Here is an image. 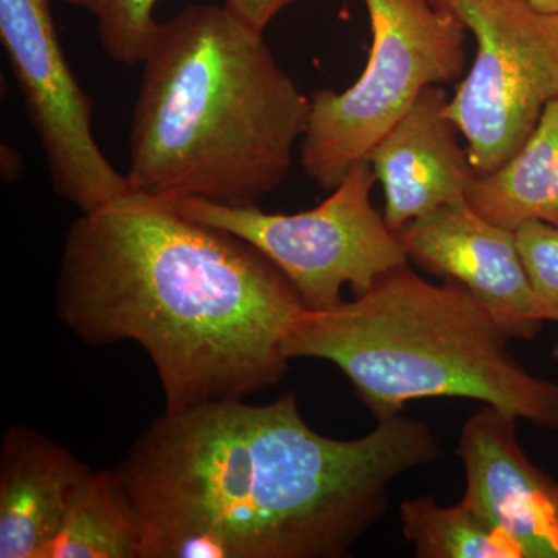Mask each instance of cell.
Wrapping results in <instances>:
<instances>
[{
    "label": "cell",
    "mask_w": 558,
    "mask_h": 558,
    "mask_svg": "<svg viewBox=\"0 0 558 558\" xmlns=\"http://www.w3.org/2000/svg\"><path fill=\"white\" fill-rule=\"evenodd\" d=\"M438 457L425 422L399 413L328 438L286 392L165 411L117 473L140 558H341L384 519L391 484Z\"/></svg>",
    "instance_id": "6da1fadb"
},
{
    "label": "cell",
    "mask_w": 558,
    "mask_h": 558,
    "mask_svg": "<svg viewBox=\"0 0 558 558\" xmlns=\"http://www.w3.org/2000/svg\"><path fill=\"white\" fill-rule=\"evenodd\" d=\"M57 306L87 343L145 349L165 411H179L281 381L282 341L304 304L247 242L130 190L70 227Z\"/></svg>",
    "instance_id": "7a4b0ae2"
},
{
    "label": "cell",
    "mask_w": 558,
    "mask_h": 558,
    "mask_svg": "<svg viewBox=\"0 0 558 558\" xmlns=\"http://www.w3.org/2000/svg\"><path fill=\"white\" fill-rule=\"evenodd\" d=\"M132 110L131 191L255 205L293 165L311 113L264 35L215 5L189 7L154 35Z\"/></svg>",
    "instance_id": "3957f363"
},
{
    "label": "cell",
    "mask_w": 558,
    "mask_h": 558,
    "mask_svg": "<svg viewBox=\"0 0 558 558\" xmlns=\"http://www.w3.org/2000/svg\"><path fill=\"white\" fill-rule=\"evenodd\" d=\"M509 340L468 289L405 264L336 310L303 307L282 352L336 365L377 421L414 400L459 398L558 429V384L529 373Z\"/></svg>",
    "instance_id": "277c9868"
},
{
    "label": "cell",
    "mask_w": 558,
    "mask_h": 558,
    "mask_svg": "<svg viewBox=\"0 0 558 558\" xmlns=\"http://www.w3.org/2000/svg\"><path fill=\"white\" fill-rule=\"evenodd\" d=\"M369 60L354 86L315 90L300 142V165L322 189L339 186L355 161L413 108L429 86L464 75L465 33L457 16L432 0H363Z\"/></svg>",
    "instance_id": "5b68a950"
},
{
    "label": "cell",
    "mask_w": 558,
    "mask_h": 558,
    "mask_svg": "<svg viewBox=\"0 0 558 558\" xmlns=\"http://www.w3.org/2000/svg\"><path fill=\"white\" fill-rule=\"evenodd\" d=\"M376 182L369 161H355L328 199L293 215L194 197L174 204L185 218L234 234L263 253L306 310L330 311L347 301V286L362 295L388 271L409 264L398 233L371 201Z\"/></svg>",
    "instance_id": "8992f818"
},
{
    "label": "cell",
    "mask_w": 558,
    "mask_h": 558,
    "mask_svg": "<svg viewBox=\"0 0 558 558\" xmlns=\"http://www.w3.org/2000/svg\"><path fill=\"white\" fill-rule=\"evenodd\" d=\"M476 40L468 76L447 102L480 175L497 170L526 142L558 98V13L529 0H432Z\"/></svg>",
    "instance_id": "52a82bcc"
},
{
    "label": "cell",
    "mask_w": 558,
    "mask_h": 558,
    "mask_svg": "<svg viewBox=\"0 0 558 558\" xmlns=\"http://www.w3.org/2000/svg\"><path fill=\"white\" fill-rule=\"evenodd\" d=\"M0 39L49 165L51 185L81 213L130 191L92 131L94 101L65 60L50 0H0Z\"/></svg>",
    "instance_id": "ba28073f"
},
{
    "label": "cell",
    "mask_w": 558,
    "mask_h": 558,
    "mask_svg": "<svg viewBox=\"0 0 558 558\" xmlns=\"http://www.w3.org/2000/svg\"><path fill=\"white\" fill-rule=\"evenodd\" d=\"M409 259L468 289L510 340H532L545 319L515 231L480 216L468 201L444 205L398 231Z\"/></svg>",
    "instance_id": "9c48e42d"
},
{
    "label": "cell",
    "mask_w": 558,
    "mask_h": 558,
    "mask_svg": "<svg viewBox=\"0 0 558 558\" xmlns=\"http://www.w3.org/2000/svg\"><path fill=\"white\" fill-rule=\"evenodd\" d=\"M464 465L462 505L519 543L526 558H558L553 478L537 468L517 436V418L483 405L458 444Z\"/></svg>",
    "instance_id": "30bf717a"
},
{
    "label": "cell",
    "mask_w": 558,
    "mask_h": 558,
    "mask_svg": "<svg viewBox=\"0 0 558 558\" xmlns=\"http://www.w3.org/2000/svg\"><path fill=\"white\" fill-rule=\"evenodd\" d=\"M447 102L444 89L427 87L366 156L384 186V218L395 233L433 209L468 201L478 179Z\"/></svg>",
    "instance_id": "8fae6325"
},
{
    "label": "cell",
    "mask_w": 558,
    "mask_h": 558,
    "mask_svg": "<svg viewBox=\"0 0 558 558\" xmlns=\"http://www.w3.org/2000/svg\"><path fill=\"white\" fill-rule=\"evenodd\" d=\"M89 465L27 427H10L0 450V558H44Z\"/></svg>",
    "instance_id": "7c38bea8"
},
{
    "label": "cell",
    "mask_w": 558,
    "mask_h": 558,
    "mask_svg": "<svg viewBox=\"0 0 558 558\" xmlns=\"http://www.w3.org/2000/svg\"><path fill=\"white\" fill-rule=\"evenodd\" d=\"M468 204L502 229L517 231L531 220L558 227V98L506 163L478 175Z\"/></svg>",
    "instance_id": "4fadbf2b"
},
{
    "label": "cell",
    "mask_w": 558,
    "mask_h": 558,
    "mask_svg": "<svg viewBox=\"0 0 558 558\" xmlns=\"http://www.w3.org/2000/svg\"><path fill=\"white\" fill-rule=\"evenodd\" d=\"M140 531L117 470L92 472L44 558H140Z\"/></svg>",
    "instance_id": "5bb4252c"
},
{
    "label": "cell",
    "mask_w": 558,
    "mask_h": 558,
    "mask_svg": "<svg viewBox=\"0 0 558 558\" xmlns=\"http://www.w3.org/2000/svg\"><path fill=\"white\" fill-rule=\"evenodd\" d=\"M399 519L418 558H526L515 539L461 501L442 508L432 497L403 499Z\"/></svg>",
    "instance_id": "9a60e30c"
},
{
    "label": "cell",
    "mask_w": 558,
    "mask_h": 558,
    "mask_svg": "<svg viewBox=\"0 0 558 558\" xmlns=\"http://www.w3.org/2000/svg\"><path fill=\"white\" fill-rule=\"evenodd\" d=\"M159 0H102L98 20V38L110 60L134 68L148 54L159 22L154 7Z\"/></svg>",
    "instance_id": "2e32d148"
},
{
    "label": "cell",
    "mask_w": 558,
    "mask_h": 558,
    "mask_svg": "<svg viewBox=\"0 0 558 558\" xmlns=\"http://www.w3.org/2000/svg\"><path fill=\"white\" fill-rule=\"evenodd\" d=\"M515 234L539 314L545 322L558 323V227L531 220Z\"/></svg>",
    "instance_id": "e0dca14e"
},
{
    "label": "cell",
    "mask_w": 558,
    "mask_h": 558,
    "mask_svg": "<svg viewBox=\"0 0 558 558\" xmlns=\"http://www.w3.org/2000/svg\"><path fill=\"white\" fill-rule=\"evenodd\" d=\"M299 0H223V9L248 31L264 35L277 14Z\"/></svg>",
    "instance_id": "ac0fdd59"
},
{
    "label": "cell",
    "mask_w": 558,
    "mask_h": 558,
    "mask_svg": "<svg viewBox=\"0 0 558 558\" xmlns=\"http://www.w3.org/2000/svg\"><path fill=\"white\" fill-rule=\"evenodd\" d=\"M69 5L78 7V9L90 11L94 16L100 13L102 0H60Z\"/></svg>",
    "instance_id": "d6986e66"
},
{
    "label": "cell",
    "mask_w": 558,
    "mask_h": 558,
    "mask_svg": "<svg viewBox=\"0 0 558 558\" xmlns=\"http://www.w3.org/2000/svg\"><path fill=\"white\" fill-rule=\"evenodd\" d=\"M529 2L545 13H558V0H529Z\"/></svg>",
    "instance_id": "ffe728a7"
},
{
    "label": "cell",
    "mask_w": 558,
    "mask_h": 558,
    "mask_svg": "<svg viewBox=\"0 0 558 558\" xmlns=\"http://www.w3.org/2000/svg\"><path fill=\"white\" fill-rule=\"evenodd\" d=\"M550 498H553L554 506H556L558 513V481L553 480L550 483Z\"/></svg>",
    "instance_id": "44dd1931"
},
{
    "label": "cell",
    "mask_w": 558,
    "mask_h": 558,
    "mask_svg": "<svg viewBox=\"0 0 558 558\" xmlns=\"http://www.w3.org/2000/svg\"><path fill=\"white\" fill-rule=\"evenodd\" d=\"M553 357L558 360V341L556 343V347L553 348Z\"/></svg>",
    "instance_id": "7402d4cb"
}]
</instances>
